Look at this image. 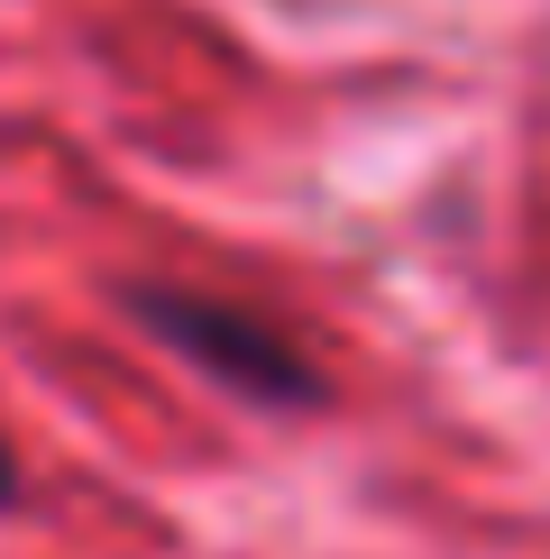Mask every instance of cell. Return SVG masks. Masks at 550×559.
I'll return each instance as SVG.
<instances>
[{
  "label": "cell",
  "mask_w": 550,
  "mask_h": 559,
  "mask_svg": "<svg viewBox=\"0 0 550 559\" xmlns=\"http://www.w3.org/2000/svg\"><path fill=\"white\" fill-rule=\"evenodd\" d=\"M120 312L147 340H166L183 367H202V377L229 385L239 404H258V413H312V404H331L321 358L275 312H258V302L193 294V285H120Z\"/></svg>",
  "instance_id": "1"
},
{
  "label": "cell",
  "mask_w": 550,
  "mask_h": 559,
  "mask_svg": "<svg viewBox=\"0 0 550 559\" xmlns=\"http://www.w3.org/2000/svg\"><path fill=\"white\" fill-rule=\"evenodd\" d=\"M0 504H19V450L0 440Z\"/></svg>",
  "instance_id": "2"
}]
</instances>
